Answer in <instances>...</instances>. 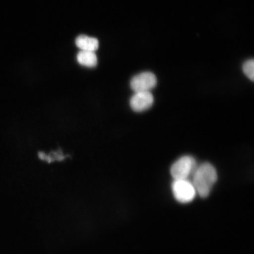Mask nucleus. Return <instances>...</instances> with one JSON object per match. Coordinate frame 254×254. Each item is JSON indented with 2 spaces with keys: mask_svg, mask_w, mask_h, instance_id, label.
<instances>
[{
  "mask_svg": "<svg viewBox=\"0 0 254 254\" xmlns=\"http://www.w3.org/2000/svg\"><path fill=\"white\" fill-rule=\"evenodd\" d=\"M192 178V183L196 193L201 198H206L217 182L218 176L214 167L211 164L205 163L196 167Z\"/></svg>",
  "mask_w": 254,
  "mask_h": 254,
  "instance_id": "1",
  "label": "nucleus"
},
{
  "mask_svg": "<svg viewBox=\"0 0 254 254\" xmlns=\"http://www.w3.org/2000/svg\"><path fill=\"white\" fill-rule=\"evenodd\" d=\"M196 167L195 159L187 155L175 162L171 167L170 173L174 180H188Z\"/></svg>",
  "mask_w": 254,
  "mask_h": 254,
  "instance_id": "2",
  "label": "nucleus"
},
{
  "mask_svg": "<svg viewBox=\"0 0 254 254\" xmlns=\"http://www.w3.org/2000/svg\"><path fill=\"white\" fill-rule=\"evenodd\" d=\"M172 190L174 198L183 204L192 201L196 194L194 187L189 180H174Z\"/></svg>",
  "mask_w": 254,
  "mask_h": 254,
  "instance_id": "3",
  "label": "nucleus"
},
{
  "mask_svg": "<svg viewBox=\"0 0 254 254\" xmlns=\"http://www.w3.org/2000/svg\"><path fill=\"white\" fill-rule=\"evenodd\" d=\"M156 76L151 72H143L131 79L130 86L135 93L150 91L156 86Z\"/></svg>",
  "mask_w": 254,
  "mask_h": 254,
  "instance_id": "4",
  "label": "nucleus"
},
{
  "mask_svg": "<svg viewBox=\"0 0 254 254\" xmlns=\"http://www.w3.org/2000/svg\"><path fill=\"white\" fill-rule=\"evenodd\" d=\"M154 97L150 91L137 92L130 99V106L135 112L140 113L150 109Z\"/></svg>",
  "mask_w": 254,
  "mask_h": 254,
  "instance_id": "5",
  "label": "nucleus"
},
{
  "mask_svg": "<svg viewBox=\"0 0 254 254\" xmlns=\"http://www.w3.org/2000/svg\"><path fill=\"white\" fill-rule=\"evenodd\" d=\"M75 43L81 51L95 52L99 47V43L97 39L84 35L78 36L76 39Z\"/></svg>",
  "mask_w": 254,
  "mask_h": 254,
  "instance_id": "6",
  "label": "nucleus"
},
{
  "mask_svg": "<svg viewBox=\"0 0 254 254\" xmlns=\"http://www.w3.org/2000/svg\"><path fill=\"white\" fill-rule=\"evenodd\" d=\"M77 59L81 65L87 67L93 68L97 64V57L94 52L80 51L77 55Z\"/></svg>",
  "mask_w": 254,
  "mask_h": 254,
  "instance_id": "7",
  "label": "nucleus"
},
{
  "mask_svg": "<svg viewBox=\"0 0 254 254\" xmlns=\"http://www.w3.org/2000/svg\"><path fill=\"white\" fill-rule=\"evenodd\" d=\"M39 157L43 161H46L47 163H50L52 162L57 161H63L65 158V156L62 153L61 151L53 152L50 155H46L43 152H40L39 153Z\"/></svg>",
  "mask_w": 254,
  "mask_h": 254,
  "instance_id": "8",
  "label": "nucleus"
},
{
  "mask_svg": "<svg viewBox=\"0 0 254 254\" xmlns=\"http://www.w3.org/2000/svg\"><path fill=\"white\" fill-rule=\"evenodd\" d=\"M243 70L251 81H253L254 79V60H249L244 63Z\"/></svg>",
  "mask_w": 254,
  "mask_h": 254,
  "instance_id": "9",
  "label": "nucleus"
}]
</instances>
